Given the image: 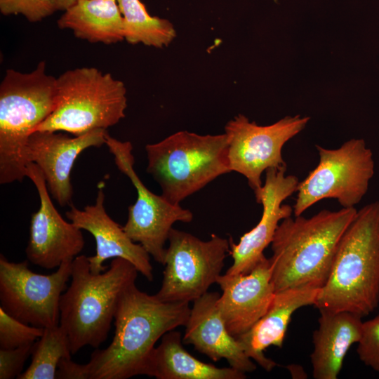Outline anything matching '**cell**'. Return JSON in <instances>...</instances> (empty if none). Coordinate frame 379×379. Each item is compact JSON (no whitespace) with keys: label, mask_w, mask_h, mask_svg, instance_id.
<instances>
[{"label":"cell","mask_w":379,"mask_h":379,"mask_svg":"<svg viewBox=\"0 0 379 379\" xmlns=\"http://www.w3.org/2000/svg\"><path fill=\"white\" fill-rule=\"evenodd\" d=\"M56 81L44 61L29 73L6 70L0 85V184L27 177V144L54 109Z\"/></svg>","instance_id":"cell-5"},{"label":"cell","mask_w":379,"mask_h":379,"mask_svg":"<svg viewBox=\"0 0 379 379\" xmlns=\"http://www.w3.org/2000/svg\"><path fill=\"white\" fill-rule=\"evenodd\" d=\"M138 271L127 260L113 258L107 270L94 274L88 258L72 262L71 283L60 300V326L72 354L86 345L99 348L108 336L119 298L135 284Z\"/></svg>","instance_id":"cell-4"},{"label":"cell","mask_w":379,"mask_h":379,"mask_svg":"<svg viewBox=\"0 0 379 379\" xmlns=\"http://www.w3.org/2000/svg\"><path fill=\"white\" fill-rule=\"evenodd\" d=\"M56 11L57 0H0L3 15L22 14L32 22L40 21Z\"/></svg>","instance_id":"cell-26"},{"label":"cell","mask_w":379,"mask_h":379,"mask_svg":"<svg viewBox=\"0 0 379 379\" xmlns=\"http://www.w3.org/2000/svg\"><path fill=\"white\" fill-rule=\"evenodd\" d=\"M34 343L13 349H0V379L18 378L26 360L32 354Z\"/></svg>","instance_id":"cell-28"},{"label":"cell","mask_w":379,"mask_h":379,"mask_svg":"<svg viewBox=\"0 0 379 379\" xmlns=\"http://www.w3.org/2000/svg\"><path fill=\"white\" fill-rule=\"evenodd\" d=\"M319 312V326L312 335V376L336 379L350 347L360 340L363 321L361 317L349 312Z\"/></svg>","instance_id":"cell-20"},{"label":"cell","mask_w":379,"mask_h":379,"mask_svg":"<svg viewBox=\"0 0 379 379\" xmlns=\"http://www.w3.org/2000/svg\"><path fill=\"white\" fill-rule=\"evenodd\" d=\"M319 163L300 182L293 206L295 216L324 199L353 208L366 195L375 173L371 149L362 138H352L337 149L316 145Z\"/></svg>","instance_id":"cell-8"},{"label":"cell","mask_w":379,"mask_h":379,"mask_svg":"<svg viewBox=\"0 0 379 379\" xmlns=\"http://www.w3.org/2000/svg\"><path fill=\"white\" fill-rule=\"evenodd\" d=\"M105 192L99 187L95 202L87 205L83 210L71 206L66 212L67 219L79 227L90 232L95 240L96 252L87 257L91 271L101 273L109 266L103 263L108 259L121 258L132 263L138 272L148 281L153 280V267L150 255L138 243L133 241L123 227L111 218L105 207Z\"/></svg>","instance_id":"cell-17"},{"label":"cell","mask_w":379,"mask_h":379,"mask_svg":"<svg viewBox=\"0 0 379 379\" xmlns=\"http://www.w3.org/2000/svg\"><path fill=\"white\" fill-rule=\"evenodd\" d=\"M357 352L361 361L379 373V314L371 319L363 321Z\"/></svg>","instance_id":"cell-27"},{"label":"cell","mask_w":379,"mask_h":379,"mask_svg":"<svg viewBox=\"0 0 379 379\" xmlns=\"http://www.w3.org/2000/svg\"><path fill=\"white\" fill-rule=\"evenodd\" d=\"M77 2V0H57L58 9L65 11Z\"/></svg>","instance_id":"cell-30"},{"label":"cell","mask_w":379,"mask_h":379,"mask_svg":"<svg viewBox=\"0 0 379 379\" xmlns=\"http://www.w3.org/2000/svg\"><path fill=\"white\" fill-rule=\"evenodd\" d=\"M116 1L124 19L128 43L162 48L175 38L173 24L166 19L150 15L140 0Z\"/></svg>","instance_id":"cell-23"},{"label":"cell","mask_w":379,"mask_h":379,"mask_svg":"<svg viewBox=\"0 0 379 379\" xmlns=\"http://www.w3.org/2000/svg\"><path fill=\"white\" fill-rule=\"evenodd\" d=\"M357 210H322L310 218L288 217L271 243L272 282L275 293L293 287L321 288L331 273L340 239Z\"/></svg>","instance_id":"cell-3"},{"label":"cell","mask_w":379,"mask_h":379,"mask_svg":"<svg viewBox=\"0 0 379 379\" xmlns=\"http://www.w3.org/2000/svg\"><path fill=\"white\" fill-rule=\"evenodd\" d=\"M272 262L265 256L248 274L220 275L222 291L217 305L229 333L234 338L247 332L266 313L274 295Z\"/></svg>","instance_id":"cell-16"},{"label":"cell","mask_w":379,"mask_h":379,"mask_svg":"<svg viewBox=\"0 0 379 379\" xmlns=\"http://www.w3.org/2000/svg\"><path fill=\"white\" fill-rule=\"evenodd\" d=\"M72 260L51 274L32 272L28 260L11 262L0 255V302L6 312L25 324L46 328L59 324L60 300L71 277Z\"/></svg>","instance_id":"cell-12"},{"label":"cell","mask_w":379,"mask_h":379,"mask_svg":"<svg viewBox=\"0 0 379 379\" xmlns=\"http://www.w3.org/2000/svg\"><path fill=\"white\" fill-rule=\"evenodd\" d=\"M168 241L164 278L155 295L164 302H194L221 275L230 240L213 234L204 241L172 228Z\"/></svg>","instance_id":"cell-9"},{"label":"cell","mask_w":379,"mask_h":379,"mask_svg":"<svg viewBox=\"0 0 379 379\" xmlns=\"http://www.w3.org/2000/svg\"><path fill=\"white\" fill-rule=\"evenodd\" d=\"M60 29H70L91 43L116 44L125 39L124 23L116 0H77L58 20Z\"/></svg>","instance_id":"cell-22"},{"label":"cell","mask_w":379,"mask_h":379,"mask_svg":"<svg viewBox=\"0 0 379 379\" xmlns=\"http://www.w3.org/2000/svg\"><path fill=\"white\" fill-rule=\"evenodd\" d=\"M56 88L54 109L34 131H64L77 136L106 130L125 117L126 86L110 73L95 67L69 69L57 78Z\"/></svg>","instance_id":"cell-7"},{"label":"cell","mask_w":379,"mask_h":379,"mask_svg":"<svg viewBox=\"0 0 379 379\" xmlns=\"http://www.w3.org/2000/svg\"><path fill=\"white\" fill-rule=\"evenodd\" d=\"M309 121L306 116H286L272 124L260 126L244 114L235 116L225 126L230 171L244 175L257 194L262 187V173L286 166L282 148Z\"/></svg>","instance_id":"cell-11"},{"label":"cell","mask_w":379,"mask_h":379,"mask_svg":"<svg viewBox=\"0 0 379 379\" xmlns=\"http://www.w3.org/2000/svg\"><path fill=\"white\" fill-rule=\"evenodd\" d=\"M187 302H164L135 284L121 295L114 313V335L105 349L96 348L83 364L84 379H127L147 374L154 345L167 332L185 326Z\"/></svg>","instance_id":"cell-1"},{"label":"cell","mask_w":379,"mask_h":379,"mask_svg":"<svg viewBox=\"0 0 379 379\" xmlns=\"http://www.w3.org/2000/svg\"><path fill=\"white\" fill-rule=\"evenodd\" d=\"M27 177L37 190L40 206L31 216L29 239L25 253L29 262L51 270L73 260L84 247L79 227L66 221L53 205L40 168L34 163L27 165Z\"/></svg>","instance_id":"cell-13"},{"label":"cell","mask_w":379,"mask_h":379,"mask_svg":"<svg viewBox=\"0 0 379 379\" xmlns=\"http://www.w3.org/2000/svg\"><path fill=\"white\" fill-rule=\"evenodd\" d=\"M56 378L84 379L83 364L75 363L71 357L62 358L57 368Z\"/></svg>","instance_id":"cell-29"},{"label":"cell","mask_w":379,"mask_h":379,"mask_svg":"<svg viewBox=\"0 0 379 379\" xmlns=\"http://www.w3.org/2000/svg\"><path fill=\"white\" fill-rule=\"evenodd\" d=\"M379 304V200L357 210L342 235L314 305L361 318Z\"/></svg>","instance_id":"cell-2"},{"label":"cell","mask_w":379,"mask_h":379,"mask_svg":"<svg viewBox=\"0 0 379 379\" xmlns=\"http://www.w3.org/2000/svg\"><path fill=\"white\" fill-rule=\"evenodd\" d=\"M220 295L208 291L193 302L182 342L193 345L213 361L223 359L238 371L253 372L257 368L255 364L229 333L221 316L217 305Z\"/></svg>","instance_id":"cell-18"},{"label":"cell","mask_w":379,"mask_h":379,"mask_svg":"<svg viewBox=\"0 0 379 379\" xmlns=\"http://www.w3.org/2000/svg\"><path fill=\"white\" fill-rule=\"evenodd\" d=\"M44 328L25 324L0 307V349H13L35 343Z\"/></svg>","instance_id":"cell-25"},{"label":"cell","mask_w":379,"mask_h":379,"mask_svg":"<svg viewBox=\"0 0 379 379\" xmlns=\"http://www.w3.org/2000/svg\"><path fill=\"white\" fill-rule=\"evenodd\" d=\"M71 354L67 335L60 324L44 328L34 344L30 365L18 378L55 379L60 360Z\"/></svg>","instance_id":"cell-24"},{"label":"cell","mask_w":379,"mask_h":379,"mask_svg":"<svg viewBox=\"0 0 379 379\" xmlns=\"http://www.w3.org/2000/svg\"><path fill=\"white\" fill-rule=\"evenodd\" d=\"M312 286H302L275 293L266 313L247 332L237 336L246 354L267 371L277 364L264 354L270 346L281 348L288 324L295 311L314 305L319 291Z\"/></svg>","instance_id":"cell-19"},{"label":"cell","mask_w":379,"mask_h":379,"mask_svg":"<svg viewBox=\"0 0 379 379\" xmlns=\"http://www.w3.org/2000/svg\"><path fill=\"white\" fill-rule=\"evenodd\" d=\"M105 145L113 155L118 169L129 178L137 192L135 202L128 207L124 230L155 261L164 265V246L173 224L176 222H190L193 219L192 213L147 188L134 169L133 146L130 142L119 141L107 133Z\"/></svg>","instance_id":"cell-10"},{"label":"cell","mask_w":379,"mask_h":379,"mask_svg":"<svg viewBox=\"0 0 379 379\" xmlns=\"http://www.w3.org/2000/svg\"><path fill=\"white\" fill-rule=\"evenodd\" d=\"M107 134L105 129H95L72 138L61 131H36L29 136L27 162L40 168L48 192L61 207L72 200L71 173L77 158L89 147L105 144Z\"/></svg>","instance_id":"cell-15"},{"label":"cell","mask_w":379,"mask_h":379,"mask_svg":"<svg viewBox=\"0 0 379 379\" xmlns=\"http://www.w3.org/2000/svg\"><path fill=\"white\" fill-rule=\"evenodd\" d=\"M225 133H174L145 146L147 171L170 202L180 203L219 176L231 173Z\"/></svg>","instance_id":"cell-6"},{"label":"cell","mask_w":379,"mask_h":379,"mask_svg":"<svg viewBox=\"0 0 379 379\" xmlns=\"http://www.w3.org/2000/svg\"><path fill=\"white\" fill-rule=\"evenodd\" d=\"M286 166L271 168L265 171V180L260 192L255 195L257 203L262 205L258 223L245 233L238 244L230 240L233 263L227 270L229 274H248L265 257L264 250L272 243L281 221L291 216L293 208L282 202L297 192L299 180L293 175H286Z\"/></svg>","instance_id":"cell-14"},{"label":"cell","mask_w":379,"mask_h":379,"mask_svg":"<svg viewBox=\"0 0 379 379\" xmlns=\"http://www.w3.org/2000/svg\"><path fill=\"white\" fill-rule=\"evenodd\" d=\"M149 358L147 374L157 379H244L246 373L231 366L203 362L182 346V333L172 330L161 338Z\"/></svg>","instance_id":"cell-21"}]
</instances>
